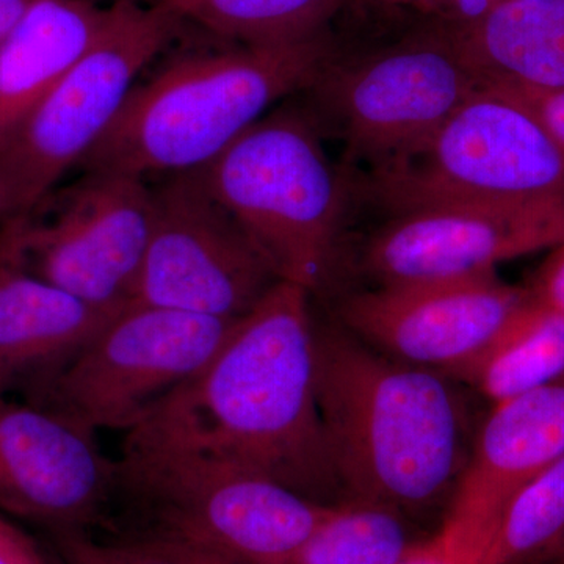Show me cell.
Masks as SVG:
<instances>
[{
	"label": "cell",
	"instance_id": "obj_34",
	"mask_svg": "<svg viewBox=\"0 0 564 564\" xmlns=\"http://www.w3.org/2000/svg\"><path fill=\"white\" fill-rule=\"evenodd\" d=\"M51 552H52V551H51ZM52 555H54V554H52ZM54 558H55V563H57V564H62L61 562H58L57 556H55V555H54Z\"/></svg>",
	"mask_w": 564,
	"mask_h": 564
},
{
	"label": "cell",
	"instance_id": "obj_25",
	"mask_svg": "<svg viewBox=\"0 0 564 564\" xmlns=\"http://www.w3.org/2000/svg\"><path fill=\"white\" fill-rule=\"evenodd\" d=\"M0 564H57L47 552L9 516L0 513Z\"/></svg>",
	"mask_w": 564,
	"mask_h": 564
},
{
	"label": "cell",
	"instance_id": "obj_11",
	"mask_svg": "<svg viewBox=\"0 0 564 564\" xmlns=\"http://www.w3.org/2000/svg\"><path fill=\"white\" fill-rule=\"evenodd\" d=\"M196 172L152 187V225L131 302L239 321L280 282Z\"/></svg>",
	"mask_w": 564,
	"mask_h": 564
},
{
	"label": "cell",
	"instance_id": "obj_26",
	"mask_svg": "<svg viewBox=\"0 0 564 564\" xmlns=\"http://www.w3.org/2000/svg\"><path fill=\"white\" fill-rule=\"evenodd\" d=\"M525 288L534 302L564 315V243L549 251Z\"/></svg>",
	"mask_w": 564,
	"mask_h": 564
},
{
	"label": "cell",
	"instance_id": "obj_20",
	"mask_svg": "<svg viewBox=\"0 0 564 564\" xmlns=\"http://www.w3.org/2000/svg\"><path fill=\"white\" fill-rule=\"evenodd\" d=\"M181 22H192L226 43L272 46L328 32L348 0H144Z\"/></svg>",
	"mask_w": 564,
	"mask_h": 564
},
{
	"label": "cell",
	"instance_id": "obj_27",
	"mask_svg": "<svg viewBox=\"0 0 564 564\" xmlns=\"http://www.w3.org/2000/svg\"><path fill=\"white\" fill-rule=\"evenodd\" d=\"M497 88V87H494ZM519 99L544 126L564 154V88L558 90H513L499 88Z\"/></svg>",
	"mask_w": 564,
	"mask_h": 564
},
{
	"label": "cell",
	"instance_id": "obj_18",
	"mask_svg": "<svg viewBox=\"0 0 564 564\" xmlns=\"http://www.w3.org/2000/svg\"><path fill=\"white\" fill-rule=\"evenodd\" d=\"M451 31L481 85L564 88V0H502L481 20Z\"/></svg>",
	"mask_w": 564,
	"mask_h": 564
},
{
	"label": "cell",
	"instance_id": "obj_33",
	"mask_svg": "<svg viewBox=\"0 0 564 564\" xmlns=\"http://www.w3.org/2000/svg\"><path fill=\"white\" fill-rule=\"evenodd\" d=\"M351 2H370V3H378L380 0H348V3Z\"/></svg>",
	"mask_w": 564,
	"mask_h": 564
},
{
	"label": "cell",
	"instance_id": "obj_9",
	"mask_svg": "<svg viewBox=\"0 0 564 564\" xmlns=\"http://www.w3.org/2000/svg\"><path fill=\"white\" fill-rule=\"evenodd\" d=\"M182 22L159 7L113 0L106 29L90 50L0 148V176L18 212L54 191L102 139L147 70L172 44Z\"/></svg>",
	"mask_w": 564,
	"mask_h": 564
},
{
	"label": "cell",
	"instance_id": "obj_8",
	"mask_svg": "<svg viewBox=\"0 0 564 564\" xmlns=\"http://www.w3.org/2000/svg\"><path fill=\"white\" fill-rule=\"evenodd\" d=\"M152 187L118 172H84L0 228V262L117 313L131 303L150 242Z\"/></svg>",
	"mask_w": 564,
	"mask_h": 564
},
{
	"label": "cell",
	"instance_id": "obj_2",
	"mask_svg": "<svg viewBox=\"0 0 564 564\" xmlns=\"http://www.w3.org/2000/svg\"><path fill=\"white\" fill-rule=\"evenodd\" d=\"M463 389L317 323L318 404L344 500L443 522L477 430Z\"/></svg>",
	"mask_w": 564,
	"mask_h": 564
},
{
	"label": "cell",
	"instance_id": "obj_6",
	"mask_svg": "<svg viewBox=\"0 0 564 564\" xmlns=\"http://www.w3.org/2000/svg\"><path fill=\"white\" fill-rule=\"evenodd\" d=\"M351 185L384 214L443 202L564 199V154L524 104L481 85L417 150Z\"/></svg>",
	"mask_w": 564,
	"mask_h": 564
},
{
	"label": "cell",
	"instance_id": "obj_30",
	"mask_svg": "<svg viewBox=\"0 0 564 564\" xmlns=\"http://www.w3.org/2000/svg\"><path fill=\"white\" fill-rule=\"evenodd\" d=\"M31 0H0V41L13 29Z\"/></svg>",
	"mask_w": 564,
	"mask_h": 564
},
{
	"label": "cell",
	"instance_id": "obj_32",
	"mask_svg": "<svg viewBox=\"0 0 564 564\" xmlns=\"http://www.w3.org/2000/svg\"><path fill=\"white\" fill-rule=\"evenodd\" d=\"M549 563L564 564V540L562 541V544L556 547V551L552 554L551 558H549Z\"/></svg>",
	"mask_w": 564,
	"mask_h": 564
},
{
	"label": "cell",
	"instance_id": "obj_29",
	"mask_svg": "<svg viewBox=\"0 0 564 564\" xmlns=\"http://www.w3.org/2000/svg\"><path fill=\"white\" fill-rule=\"evenodd\" d=\"M150 543L158 545L166 554L174 556L184 564H243L234 562V560L226 558L214 552L204 551V549L193 547V545L176 543V541L158 540V538L140 536Z\"/></svg>",
	"mask_w": 564,
	"mask_h": 564
},
{
	"label": "cell",
	"instance_id": "obj_17",
	"mask_svg": "<svg viewBox=\"0 0 564 564\" xmlns=\"http://www.w3.org/2000/svg\"><path fill=\"white\" fill-rule=\"evenodd\" d=\"M96 0H31L0 41V148L98 40L111 17Z\"/></svg>",
	"mask_w": 564,
	"mask_h": 564
},
{
	"label": "cell",
	"instance_id": "obj_31",
	"mask_svg": "<svg viewBox=\"0 0 564 564\" xmlns=\"http://www.w3.org/2000/svg\"><path fill=\"white\" fill-rule=\"evenodd\" d=\"M18 207L14 202L13 192L7 184L6 180L0 176V218H9L17 214Z\"/></svg>",
	"mask_w": 564,
	"mask_h": 564
},
{
	"label": "cell",
	"instance_id": "obj_19",
	"mask_svg": "<svg viewBox=\"0 0 564 564\" xmlns=\"http://www.w3.org/2000/svg\"><path fill=\"white\" fill-rule=\"evenodd\" d=\"M454 380L491 404L558 383L564 380V315L529 296Z\"/></svg>",
	"mask_w": 564,
	"mask_h": 564
},
{
	"label": "cell",
	"instance_id": "obj_10",
	"mask_svg": "<svg viewBox=\"0 0 564 564\" xmlns=\"http://www.w3.org/2000/svg\"><path fill=\"white\" fill-rule=\"evenodd\" d=\"M237 321L131 302L29 395L85 426L131 432L220 351Z\"/></svg>",
	"mask_w": 564,
	"mask_h": 564
},
{
	"label": "cell",
	"instance_id": "obj_3",
	"mask_svg": "<svg viewBox=\"0 0 564 564\" xmlns=\"http://www.w3.org/2000/svg\"><path fill=\"white\" fill-rule=\"evenodd\" d=\"M337 47L329 32L299 43L192 52L135 84L84 172H196L265 117L302 95Z\"/></svg>",
	"mask_w": 564,
	"mask_h": 564
},
{
	"label": "cell",
	"instance_id": "obj_13",
	"mask_svg": "<svg viewBox=\"0 0 564 564\" xmlns=\"http://www.w3.org/2000/svg\"><path fill=\"white\" fill-rule=\"evenodd\" d=\"M497 273L373 285L337 302L345 332L397 361L455 378L529 300Z\"/></svg>",
	"mask_w": 564,
	"mask_h": 564
},
{
	"label": "cell",
	"instance_id": "obj_12",
	"mask_svg": "<svg viewBox=\"0 0 564 564\" xmlns=\"http://www.w3.org/2000/svg\"><path fill=\"white\" fill-rule=\"evenodd\" d=\"M564 243V199L443 202L388 212L364 243L375 285L459 280Z\"/></svg>",
	"mask_w": 564,
	"mask_h": 564
},
{
	"label": "cell",
	"instance_id": "obj_4",
	"mask_svg": "<svg viewBox=\"0 0 564 564\" xmlns=\"http://www.w3.org/2000/svg\"><path fill=\"white\" fill-rule=\"evenodd\" d=\"M295 98L278 104L196 174L278 278L314 295L336 265L351 184L329 159L314 111Z\"/></svg>",
	"mask_w": 564,
	"mask_h": 564
},
{
	"label": "cell",
	"instance_id": "obj_14",
	"mask_svg": "<svg viewBox=\"0 0 564 564\" xmlns=\"http://www.w3.org/2000/svg\"><path fill=\"white\" fill-rule=\"evenodd\" d=\"M117 492V462L96 432L44 404L0 393V513L47 533L88 532Z\"/></svg>",
	"mask_w": 564,
	"mask_h": 564
},
{
	"label": "cell",
	"instance_id": "obj_28",
	"mask_svg": "<svg viewBox=\"0 0 564 564\" xmlns=\"http://www.w3.org/2000/svg\"><path fill=\"white\" fill-rule=\"evenodd\" d=\"M395 564H477L440 532L429 534Z\"/></svg>",
	"mask_w": 564,
	"mask_h": 564
},
{
	"label": "cell",
	"instance_id": "obj_16",
	"mask_svg": "<svg viewBox=\"0 0 564 564\" xmlns=\"http://www.w3.org/2000/svg\"><path fill=\"white\" fill-rule=\"evenodd\" d=\"M113 314L0 262V393L24 389L31 395Z\"/></svg>",
	"mask_w": 564,
	"mask_h": 564
},
{
	"label": "cell",
	"instance_id": "obj_22",
	"mask_svg": "<svg viewBox=\"0 0 564 564\" xmlns=\"http://www.w3.org/2000/svg\"><path fill=\"white\" fill-rule=\"evenodd\" d=\"M564 540V456L505 505L480 564L549 562Z\"/></svg>",
	"mask_w": 564,
	"mask_h": 564
},
{
	"label": "cell",
	"instance_id": "obj_21",
	"mask_svg": "<svg viewBox=\"0 0 564 564\" xmlns=\"http://www.w3.org/2000/svg\"><path fill=\"white\" fill-rule=\"evenodd\" d=\"M426 536L392 508L343 500L285 564H395Z\"/></svg>",
	"mask_w": 564,
	"mask_h": 564
},
{
	"label": "cell",
	"instance_id": "obj_24",
	"mask_svg": "<svg viewBox=\"0 0 564 564\" xmlns=\"http://www.w3.org/2000/svg\"><path fill=\"white\" fill-rule=\"evenodd\" d=\"M500 2L502 0H380L377 6L410 11L421 18L422 24L444 25L459 31L481 20Z\"/></svg>",
	"mask_w": 564,
	"mask_h": 564
},
{
	"label": "cell",
	"instance_id": "obj_1",
	"mask_svg": "<svg viewBox=\"0 0 564 564\" xmlns=\"http://www.w3.org/2000/svg\"><path fill=\"white\" fill-rule=\"evenodd\" d=\"M313 296L278 282L202 372L126 433L122 452L250 470L343 502L318 404Z\"/></svg>",
	"mask_w": 564,
	"mask_h": 564
},
{
	"label": "cell",
	"instance_id": "obj_35",
	"mask_svg": "<svg viewBox=\"0 0 564 564\" xmlns=\"http://www.w3.org/2000/svg\"><path fill=\"white\" fill-rule=\"evenodd\" d=\"M137 2H144V0H137Z\"/></svg>",
	"mask_w": 564,
	"mask_h": 564
},
{
	"label": "cell",
	"instance_id": "obj_7",
	"mask_svg": "<svg viewBox=\"0 0 564 564\" xmlns=\"http://www.w3.org/2000/svg\"><path fill=\"white\" fill-rule=\"evenodd\" d=\"M117 491L143 513L139 536L176 541L243 564H285L329 505L265 475L173 456L122 452Z\"/></svg>",
	"mask_w": 564,
	"mask_h": 564
},
{
	"label": "cell",
	"instance_id": "obj_23",
	"mask_svg": "<svg viewBox=\"0 0 564 564\" xmlns=\"http://www.w3.org/2000/svg\"><path fill=\"white\" fill-rule=\"evenodd\" d=\"M62 564H184L140 536L96 540L88 532L50 533Z\"/></svg>",
	"mask_w": 564,
	"mask_h": 564
},
{
	"label": "cell",
	"instance_id": "obj_5",
	"mask_svg": "<svg viewBox=\"0 0 564 564\" xmlns=\"http://www.w3.org/2000/svg\"><path fill=\"white\" fill-rule=\"evenodd\" d=\"M480 87L454 32L421 24L375 50L336 52L302 98L343 141L345 165L372 172L417 150Z\"/></svg>",
	"mask_w": 564,
	"mask_h": 564
},
{
	"label": "cell",
	"instance_id": "obj_15",
	"mask_svg": "<svg viewBox=\"0 0 564 564\" xmlns=\"http://www.w3.org/2000/svg\"><path fill=\"white\" fill-rule=\"evenodd\" d=\"M563 456L564 380L491 404L437 532L480 564L510 497Z\"/></svg>",
	"mask_w": 564,
	"mask_h": 564
}]
</instances>
